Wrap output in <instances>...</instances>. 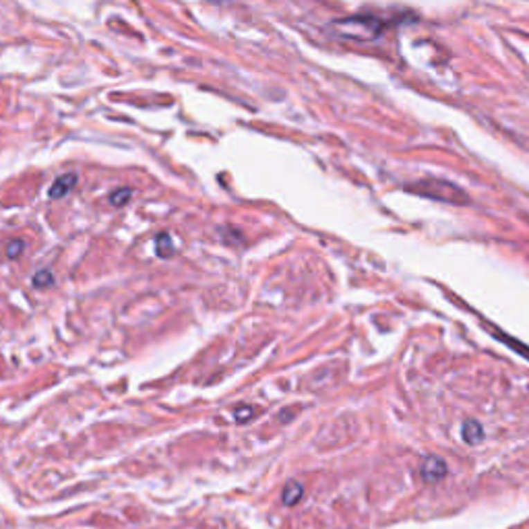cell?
Masks as SVG:
<instances>
[{"label": "cell", "mask_w": 529, "mask_h": 529, "mask_svg": "<svg viewBox=\"0 0 529 529\" xmlns=\"http://www.w3.org/2000/svg\"><path fill=\"white\" fill-rule=\"evenodd\" d=\"M411 192L422 195V197H430L436 201H449V203H463L465 195L461 188H457L455 184L447 182V180H438V178H426L420 180L415 184H411Z\"/></svg>", "instance_id": "6da1fadb"}, {"label": "cell", "mask_w": 529, "mask_h": 529, "mask_svg": "<svg viewBox=\"0 0 529 529\" xmlns=\"http://www.w3.org/2000/svg\"><path fill=\"white\" fill-rule=\"evenodd\" d=\"M420 474H422L424 482L436 484V482H440V480L449 474V467H447L445 459H440V457H436V455H430V457L424 459V463H422V467H420Z\"/></svg>", "instance_id": "7a4b0ae2"}, {"label": "cell", "mask_w": 529, "mask_h": 529, "mask_svg": "<svg viewBox=\"0 0 529 529\" xmlns=\"http://www.w3.org/2000/svg\"><path fill=\"white\" fill-rule=\"evenodd\" d=\"M75 184H77V174H64L58 180H54L48 195H50V199H62L75 188Z\"/></svg>", "instance_id": "3957f363"}, {"label": "cell", "mask_w": 529, "mask_h": 529, "mask_svg": "<svg viewBox=\"0 0 529 529\" xmlns=\"http://www.w3.org/2000/svg\"><path fill=\"white\" fill-rule=\"evenodd\" d=\"M302 496H304V486H302L300 482H296V480L287 482L285 488H283V492H281V501H283V505H287V507L298 505V503L302 501Z\"/></svg>", "instance_id": "277c9868"}, {"label": "cell", "mask_w": 529, "mask_h": 529, "mask_svg": "<svg viewBox=\"0 0 529 529\" xmlns=\"http://www.w3.org/2000/svg\"><path fill=\"white\" fill-rule=\"evenodd\" d=\"M461 434H463V440H465L467 445H478V442L484 440V428H482V424L476 422V420H467V422L463 424Z\"/></svg>", "instance_id": "5b68a950"}, {"label": "cell", "mask_w": 529, "mask_h": 529, "mask_svg": "<svg viewBox=\"0 0 529 529\" xmlns=\"http://www.w3.org/2000/svg\"><path fill=\"white\" fill-rule=\"evenodd\" d=\"M155 251H157V255H159V257H163V259L172 255L174 244H172V240H170V236H168V234H159V236L155 238Z\"/></svg>", "instance_id": "8992f818"}, {"label": "cell", "mask_w": 529, "mask_h": 529, "mask_svg": "<svg viewBox=\"0 0 529 529\" xmlns=\"http://www.w3.org/2000/svg\"><path fill=\"white\" fill-rule=\"evenodd\" d=\"M129 199H131V190H129V188H118V192L112 195V203H114V205H123V203H127Z\"/></svg>", "instance_id": "52a82bcc"}, {"label": "cell", "mask_w": 529, "mask_h": 529, "mask_svg": "<svg viewBox=\"0 0 529 529\" xmlns=\"http://www.w3.org/2000/svg\"><path fill=\"white\" fill-rule=\"evenodd\" d=\"M50 283H52V277H50L48 271H39V273L33 277V285H35V287H39V285L44 287V285H50Z\"/></svg>", "instance_id": "ba28073f"}, {"label": "cell", "mask_w": 529, "mask_h": 529, "mask_svg": "<svg viewBox=\"0 0 529 529\" xmlns=\"http://www.w3.org/2000/svg\"><path fill=\"white\" fill-rule=\"evenodd\" d=\"M249 418H253V407H238L236 409V420L238 422H246Z\"/></svg>", "instance_id": "9c48e42d"}, {"label": "cell", "mask_w": 529, "mask_h": 529, "mask_svg": "<svg viewBox=\"0 0 529 529\" xmlns=\"http://www.w3.org/2000/svg\"><path fill=\"white\" fill-rule=\"evenodd\" d=\"M21 249H23V242H21V240H17V242H12V244L6 249V255H8L10 259H15V257L19 255V251H21Z\"/></svg>", "instance_id": "30bf717a"}]
</instances>
